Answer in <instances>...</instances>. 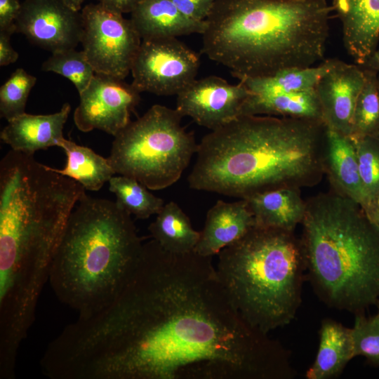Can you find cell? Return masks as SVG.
<instances>
[{"label":"cell","mask_w":379,"mask_h":379,"mask_svg":"<svg viewBox=\"0 0 379 379\" xmlns=\"http://www.w3.org/2000/svg\"><path fill=\"white\" fill-rule=\"evenodd\" d=\"M36 78L24 69H16L0 88V116L9 121L25 112Z\"/></svg>","instance_id":"obj_30"},{"label":"cell","mask_w":379,"mask_h":379,"mask_svg":"<svg viewBox=\"0 0 379 379\" xmlns=\"http://www.w3.org/2000/svg\"><path fill=\"white\" fill-rule=\"evenodd\" d=\"M148 229L163 248L175 253L194 251L200 237V232L192 227L188 216L172 201L164 205Z\"/></svg>","instance_id":"obj_24"},{"label":"cell","mask_w":379,"mask_h":379,"mask_svg":"<svg viewBox=\"0 0 379 379\" xmlns=\"http://www.w3.org/2000/svg\"><path fill=\"white\" fill-rule=\"evenodd\" d=\"M175 109L152 105L114 137L108 159L115 173L135 178L149 190L166 188L181 177L198 144Z\"/></svg>","instance_id":"obj_8"},{"label":"cell","mask_w":379,"mask_h":379,"mask_svg":"<svg viewBox=\"0 0 379 379\" xmlns=\"http://www.w3.org/2000/svg\"><path fill=\"white\" fill-rule=\"evenodd\" d=\"M241 115L274 116L324 123L321 109L314 89L293 93H251L243 105Z\"/></svg>","instance_id":"obj_22"},{"label":"cell","mask_w":379,"mask_h":379,"mask_svg":"<svg viewBox=\"0 0 379 379\" xmlns=\"http://www.w3.org/2000/svg\"><path fill=\"white\" fill-rule=\"evenodd\" d=\"M130 20L142 40L201 34L206 26L205 21L185 16L171 0H142Z\"/></svg>","instance_id":"obj_19"},{"label":"cell","mask_w":379,"mask_h":379,"mask_svg":"<svg viewBox=\"0 0 379 379\" xmlns=\"http://www.w3.org/2000/svg\"><path fill=\"white\" fill-rule=\"evenodd\" d=\"M355 357L352 328L331 319L322 321L319 343L313 364L306 372L307 379H330L338 376Z\"/></svg>","instance_id":"obj_21"},{"label":"cell","mask_w":379,"mask_h":379,"mask_svg":"<svg viewBox=\"0 0 379 379\" xmlns=\"http://www.w3.org/2000/svg\"><path fill=\"white\" fill-rule=\"evenodd\" d=\"M296 187H279L253 194L244 199L255 225L294 232L306 213V201Z\"/></svg>","instance_id":"obj_20"},{"label":"cell","mask_w":379,"mask_h":379,"mask_svg":"<svg viewBox=\"0 0 379 379\" xmlns=\"http://www.w3.org/2000/svg\"><path fill=\"white\" fill-rule=\"evenodd\" d=\"M378 314H379V303L378 304Z\"/></svg>","instance_id":"obj_39"},{"label":"cell","mask_w":379,"mask_h":379,"mask_svg":"<svg viewBox=\"0 0 379 379\" xmlns=\"http://www.w3.org/2000/svg\"><path fill=\"white\" fill-rule=\"evenodd\" d=\"M55 379H290L289 354L248 325L212 264L195 251L142 244L117 298L48 345Z\"/></svg>","instance_id":"obj_1"},{"label":"cell","mask_w":379,"mask_h":379,"mask_svg":"<svg viewBox=\"0 0 379 379\" xmlns=\"http://www.w3.org/2000/svg\"><path fill=\"white\" fill-rule=\"evenodd\" d=\"M352 331L355 357L379 364V314L371 317L357 314Z\"/></svg>","instance_id":"obj_31"},{"label":"cell","mask_w":379,"mask_h":379,"mask_svg":"<svg viewBox=\"0 0 379 379\" xmlns=\"http://www.w3.org/2000/svg\"><path fill=\"white\" fill-rule=\"evenodd\" d=\"M331 11L326 0H217L202 52L239 81L313 66L324 58Z\"/></svg>","instance_id":"obj_4"},{"label":"cell","mask_w":379,"mask_h":379,"mask_svg":"<svg viewBox=\"0 0 379 379\" xmlns=\"http://www.w3.org/2000/svg\"><path fill=\"white\" fill-rule=\"evenodd\" d=\"M45 72H52L69 79L80 94L89 85L95 72L84 52L69 48L52 53L41 66Z\"/></svg>","instance_id":"obj_28"},{"label":"cell","mask_w":379,"mask_h":379,"mask_svg":"<svg viewBox=\"0 0 379 379\" xmlns=\"http://www.w3.org/2000/svg\"><path fill=\"white\" fill-rule=\"evenodd\" d=\"M199 66V55L177 38L142 40L131 84L140 93L177 95L196 79Z\"/></svg>","instance_id":"obj_10"},{"label":"cell","mask_w":379,"mask_h":379,"mask_svg":"<svg viewBox=\"0 0 379 379\" xmlns=\"http://www.w3.org/2000/svg\"><path fill=\"white\" fill-rule=\"evenodd\" d=\"M187 18L205 21L217 0H171Z\"/></svg>","instance_id":"obj_32"},{"label":"cell","mask_w":379,"mask_h":379,"mask_svg":"<svg viewBox=\"0 0 379 379\" xmlns=\"http://www.w3.org/2000/svg\"><path fill=\"white\" fill-rule=\"evenodd\" d=\"M251 92L241 81L231 84L217 76L194 80L177 95L175 109L211 131L241 115Z\"/></svg>","instance_id":"obj_12"},{"label":"cell","mask_w":379,"mask_h":379,"mask_svg":"<svg viewBox=\"0 0 379 379\" xmlns=\"http://www.w3.org/2000/svg\"><path fill=\"white\" fill-rule=\"evenodd\" d=\"M68 8L75 11L81 10V6L86 0H60Z\"/></svg>","instance_id":"obj_38"},{"label":"cell","mask_w":379,"mask_h":379,"mask_svg":"<svg viewBox=\"0 0 379 379\" xmlns=\"http://www.w3.org/2000/svg\"><path fill=\"white\" fill-rule=\"evenodd\" d=\"M325 130L317 121L241 115L198 144L189 186L239 199L314 186L325 173Z\"/></svg>","instance_id":"obj_3"},{"label":"cell","mask_w":379,"mask_h":379,"mask_svg":"<svg viewBox=\"0 0 379 379\" xmlns=\"http://www.w3.org/2000/svg\"><path fill=\"white\" fill-rule=\"evenodd\" d=\"M109 190L115 194L116 202L137 218L147 219L157 214L164 205V200L154 196L135 178L120 175L109 180Z\"/></svg>","instance_id":"obj_26"},{"label":"cell","mask_w":379,"mask_h":379,"mask_svg":"<svg viewBox=\"0 0 379 379\" xmlns=\"http://www.w3.org/2000/svg\"><path fill=\"white\" fill-rule=\"evenodd\" d=\"M131 215L86 192L54 255L48 281L58 299L90 318L110 305L133 274L142 248Z\"/></svg>","instance_id":"obj_5"},{"label":"cell","mask_w":379,"mask_h":379,"mask_svg":"<svg viewBox=\"0 0 379 379\" xmlns=\"http://www.w3.org/2000/svg\"><path fill=\"white\" fill-rule=\"evenodd\" d=\"M140 94L124 79L95 73L79 94L74 124L83 132L98 129L115 137L131 121V114L140 100Z\"/></svg>","instance_id":"obj_11"},{"label":"cell","mask_w":379,"mask_h":379,"mask_svg":"<svg viewBox=\"0 0 379 379\" xmlns=\"http://www.w3.org/2000/svg\"><path fill=\"white\" fill-rule=\"evenodd\" d=\"M86 192L74 180L11 149L0 162V331L28 335L66 225Z\"/></svg>","instance_id":"obj_2"},{"label":"cell","mask_w":379,"mask_h":379,"mask_svg":"<svg viewBox=\"0 0 379 379\" xmlns=\"http://www.w3.org/2000/svg\"><path fill=\"white\" fill-rule=\"evenodd\" d=\"M58 147L66 153L67 163L62 169L53 168V170L74 180L86 190H100L116 174L108 158L87 147L65 138L60 142Z\"/></svg>","instance_id":"obj_23"},{"label":"cell","mask_w":379,"mask_h":379,"mask_svg":"<svg viewBox=\"0 0 379 379\" xmlns=\"http://www.w3.org/2000/svg\"><path fill=\"white\" fill-rule=\"evenodd\" d=\"M331 7L341 22L347 52L364 66L379 44V0H333Z\"/></svg>","instance_id":"obj_15"},{"label":"cell","mask_w":379,"mask_h":379,"mask_svg":"<svg viewBox=\"0 0 379 379\" xmlns=\"http://www.w3.org/2000/svg\"><path fill=\"white\" fill-rule=\"evenodd\" d=\"M71 110L68 103L50 114H30L25 112L9 121L0 133L1 140L11 149L27 154L40 149L59 146L63 128Z\"/></svg>","instance_id":"obj_18"},{"label":"cell","mask_w":379,"mask_h":379,"mask_svg":"<svg viewBox=\"0 0 379 379\" xmlns=\"http://www.w3.org/2000/svg\"><path fill=\"white\" fill-rule=\"evenodd\" d=\"M306 270L328 306L357 314L379 303V233L363 208L331 192L306 201Z\"/></svg>","instance_id":"obj_6"},{"label":"cell","mask_w":379,"mask_h":379,"mask_svg":"<svg viewBox=\"0 0 379 379\" xmlns=\"http://www.w3.org/2000/svg\"><path fill=\"white\" fill-rule=\"evenodd\" d=\"M350 138L355 147L359 174L371 214L379 198V136Z\"/></svg>","instance_id":"obj_29"},{"label":"cell","mask_w":379,"mask_h":379,"mask_svg":"<svg viewBox=\"0 0 379 379\" xmlns=\"http://www.w3.org/2000/svg\"><path fill=\"white\" fill-rule=\"evenodd\" d=\"M324 168L333 190L359 204L368 216L371 207L359 174L355 147L350 136L326 128Z\"/></svg>","instance_id":"obj_16"},{"label":"cell","mask_w":379,"mask_h":379,"mask_svg":"<svg viewBox=\"0 0 379 379\" xmlns=\"http://www.w3.org/2000/svg\"><path fill=\"white\" fill-rule=\"evenodd\" d=\"M107 8L124 14L131 13L142 0H95Z\"/></svg>","instance_id":"obj_35"},{"label":"cell","mask_w":379,"mask_h":379,"mask_svg":"<svg viewBox=\"0 0 379 379\" xmlns=\"http://www.w3.org/2000/svg\"><path fill=\"white\" fill-rule=\"evenodd\" d=\"M11 31L0 30V66H6L15 62L19 55L11 44Z\"/></svg>","instance_id":"obj_34"},{"label":"cell","mask_w":379,"mask_h":379,"mask_svg":"<svg viewBox=\"0 0 379 379\" xmlns=\"http://www.w3.org/2000/svg\"><path fill=\"white\" fill-rule=\"evenodd\" d=\"M368 218L379 233V198L375 204V208Z\"/></svg>","instance_id":"obj_37"},{"label":"cell","mask_w":379,"mask_h":379,"mask_svg":"<svg viewBox=\"0 0 379 379\" xmlns=\"http://www.w3.org/2000/svg\"><path fill=\"white\" fill-rule=\"evenodd\" d=\"M83 51L95 72L124 79L142 39L130 19L99 3L81 9Z\"/></svg>","instance_id":"obj_9"},{"label":"cell","mask_w":379,"mask_h":379,"mask_svg":"<svg viewBox=\"0 0 379 379\" xmlns=\"http://www.w3.org/2000/svg\"><path fill=\"white\" fill-rule=\"evenodd\" d=\"M333 59L318 65L288 68L269 76L241 80L251 93H293L314 90L323 75L329 69Z\"/></svg>","instance_id":"obj_25"},{"label":"cell","mask_w":379,"mask_h":379,"mask_svg":"<svg viewBox=\"0 0 379 379\" xmlns=\"http://www.w3.org/2000/svg\"><path fill=\"white\" fill-rule=\"evenodd\" d=\"M255 226V218L244 199L233 202L218 200L207 212L194 251L213 257L241 239Z\"/></svg>","instance_id":"obj_17"},{"label":"cell","mask_w":379,"mask_h":379,"mask_svg":"<svg viewBox=\"0 0 379 379\" xmlns=\"http://www.w3.org/2000/svg\"><path fill=\"white\" fill-rule=\"evenodd\" d=\"M218 255L219 279L248 325L268 335L295 319L306 265L294 232L255 225Z\"/></svg>","instance_id":"obj_7"},{"label":"cell","mask_w":379,"mask_h":379,"mask_svg":"<svg viewBox=\"0 0 379 379\" xmlns=\"http://www.w3.org/2000/svg\"><path fill=\"white\" fill-rule=\"evenodd\" d=\"M22 3L19 0H0V30L16 32L15 21Z\"/></svg>","instance_id":"obj_33"},{"label":"cell","mask_w":379,"mask_h":379,"mask_svg":"<svg viewBox=\"0 0 379 379\" xmlns=\"http://www.w3.org/2000/svg\"><path fill=\"white\" fill-rule=\"evenodd\" d=\"M378 78H379V69L378 70Z\"/></svg>","instance_id":"obj_40"},{"label":"cell","mask_w":379,"mask_h":379,"mask_svg":"<svg viewBox=\"0 0 379 379\" xmlns=\"http://www.w3.org/2000/svg\"><path fill=\"white\" fill-rule=\"evenodd\" d=\"M364 68L366 79L354 107L350 137L379 136L378 71Z\"/></svg>","instance_id":"obj_27"},{"label":"cell","mask_w":379,"mask_h":379,"mask_svg":"<svg viewBox=\"0 0 379 379\" xmlns=\"http://www.w3.org/2000/svg\"><path fill=\"white\" fill-rule=\"evenodd\" d=\"M16 32L52 53L75 48L81 43L83 19L79 11L60 0H25L15 22Z\"/></svg>","instance_id":"obj_13"},{"label":"cell","mask_w":379,"mask_h":379,"mask_svg":"<svg viewBox=\"0 0 379 379\" xmlns=\"http://www.w3.org/2000/svg\"><path fill=\"white\" fill-rule=\"evenodd\" d=\"M378 71L379 69V46L370 58L366 64L363 66Z\"/></svg>","instance_id":"obj_36"},{"label":"cell","mask_w":379,"mask_h":379,"mask_svg":"<svg viewBox=\"0 0 379 379\" xmlns=\"http://www.w3.org/2000/svg\"><path fill=\"white\" fill-rule=\"evenodd\" d=\"M365 79L363 66L332 60L314 88L326 128L350 136L354 107Z\"/></svg>","instance_id":"obj_14"}]
</instances>
